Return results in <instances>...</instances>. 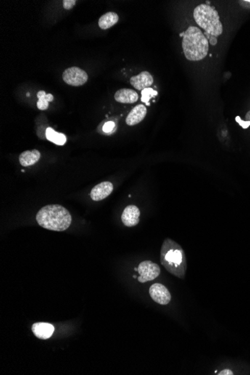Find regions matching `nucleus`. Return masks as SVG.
Wrapping results in <instances>:
<instances>
[{"label": "nucleus", "mask_w": 250, "mask_h": 375, "mask_svg": "<svg viewBox=\"0 0 250 375\" xmlns=\"http://www.w3.org/2000/svg\"><path fill=\"white\" fill-rule=\"evenodd\" d=\"M119 20L118 14L115 12H107L99 19L98 25L102 30H108L116 24Z\"/></svg>", "instance_id": "15"}, {"label": "nucleus", "mask_w": 250, "mask_h": 375, "mask_svg": "<svg viewBox=\"0 0 250 375\" xmlns=\"http://www.w3.org/2000/svg\"><path fill=\"white\" fill-rule=\"evenodd\" d=\"M46 137L49 141L52 142L57 145H63L66 143L67 138L65 134L58 133L51 127H48L46 130Z\"/></svg>", "instance_id": "16"}, {"label": "nucleus", "mask_w": 250, "mask_h": 375, "mask_svg": "<svg viewBox=\"0 0 250 375\" xmlns=\"http://www.w3.org/2000/svg\"><path fill=\"white\" fill-rule=\"evenodd\" d=\"M246 2H247V3H250V0H247V1Z\"/></svg>", "instance_id": "25"}, {"label": "nucleus", "mask_w": 250, "mask_h": 375, "mask_svg": "<svg viewBox=\"0 0 250 375\" xmlns=\"http://www.w3.org/2000/svg\"><path fill=\"white\" fill-rule=\"evenodd\" d=\"M41 158V152L38 150L25 151L19 157L20 164L23 167H30L34 165Z\"/></svg>", "instance_id": "14"}, {"label": "nucleus", "mask_w": 250, "mask_h": 375, "mask_svg": "<svg viewBox=\"0 0 250 375\" xmlns=\"http://www.w3.org/2000/svg\"><path fill=\"white\" fill-rule=\"evenodd\" d=\"M35 336L40 339H48L54 334L55 328L49 323H35L32 327Z\"/></svg>", "instance_id": "11"}, {"label": "nucleus", "mask_w": 250, "mask_h": 375, "mask_svg": "<svg viewBox=\"0 0 250 375\" xmlns=\"http://www.w3.org/2000/svg\"><path fill=\"white\" fill-rule=\"evenodd\" d=\"M115 100L121 103H134L139 98L137 92L130 89H121L115 94Z\"/></svg>", "instance_id": "13"}, {"label": "nucleus", "mask_w": 250, "mask_h": 375, "mask_svg": "<svg viewBox=\"0 0 250 375\" xmlns=\"http://www.w3.org/2000/svg\"><path fill=\"white\" fill-rule=\"evenodd\" d=\"M38 224L47 230L64 231L71 224L70 212L60 205L44 206L36 215Z\"/></svg>", "instance_id": "1"}, {"label": "nucleus", "mask_w": 250, "mask_h": 375, "mask_svg": "<svg viewBox=\"0 0 250 375\" xmlns=\"http://www.w3.org/2000/svg\"><path fill=\"white\" fill-rule=\"evenodd\" d=\"M139 217H140V210L135 205H128L125 207L121 220L123 224L128 227H134L139 223Z\"/></svg>", "instance_id": "8"}, {"label": "nucleus", "mask_w": 250, "mask_h": 375, "mask_svg": "<svg viewBox=\"0 0 250 375\" xmlns=\"http://www.w3.org/2000/svg\"><path fill=\"white\" fill-rule=\"evenodd\" d=\"M77 1L75 0H64L63 6L66 10H70L76 4Z\"/></svg>", "instance_id": "20"}, {"label": "nucleus", "mask_w": 250, "mask_h": 375, "mask_svg": "<svg viewBox=\"0 0 250 375\" xmlns=\"http://www.w3.org/2000/svg\"><path fill=\"white\" fill-rule=\"evenodd\" d=\"M147 109L144 105L139 104L131 110L126 119V124L129 126L137 125L145 119Z\"/></svg>", "instance_id": "12"}, {"label": "nucleus", "mask_w": 250, "mask_h": 375, "mask_svg": "<svg viewBox=\"0 0 250 375\" xmlns=\"http://www.w3.org/2000/svg\"><path fill=\"white\" fill-rule=\"evenodd\" d=\"M157 95H158L157 91L152 89V88H147V89H143L142 91V99L141 100L144 103H147V105H149V100L152 97L157 96Z\"/></svg>", "instance_id": "18"}, {"label": "nucleus", "mask_w": 250, "mask_h": 375, "mask_svg": "<svg viewBox=\"0 0 250 375\" xmlns=\"http://www.w3.org/2000/svg\"><path fill=\"white\" fill-rule=\"evenodd\" d=\"M161 264L170 274L184 279L187 271V261L182 247L174 240L166 238L160 251Z\"/></svg>", "instance_id": "2"}, {"label": "nucleus", "mask_w": 250, "mask_h": 375, "mask_svg": "<svg viewBox=\"0 0 250 375\" xmlns=\"http://www.w3.org/2000/svg\"><path fill=\"white\" fill-rule=\"evenodd\" d=\"M115 127V124L113 121H108V122L104 124V127H103V131L106 133H111Z\"/></svg>", "instance_id": "19"}, {"label": "nucleus", "mask_w": 250, "mask_h": 375, "mask_svg": "<svg viewBox=\"0 0 250 375\" xmlns=\"http://www.w3.org/2000/svg\"><path fill=\"white\" fill-rule=\"evenodd\" d=\"M182 48L187 60L192 62L204 60L209 50L208 38L198 27L190 26L184 33Z\"/></svg>", "instance_id": "3"}, {"label": "nucleus", "mask_w": 250, "mask_h": 375, "mask_svg": "<svg viewBox=\"0 0 250 375\" xmlns=\"http://www.w3.org/2000/svg\"><path fill=\"white\" fill-rule=\"evenodd\" d=\"M62 78L65 83L72 86H80L84 85L88 81L87 73L78 67H71L67 68L62 74Z\"/></svg>", "instance_id": "6"}, {"label": "nucleus", "mask_w": 250, "mask_h": 375, "mask_svg": "<svg viewBox=\"0 0 250 375\" xmlns=\"http://www.w3.org/2000/svg\"><path fill=\"white\" fill-rule=\"evenodd\" d=\"M130 83L137 90L142 91L152 86L154 78L148 71H142L137 76H132Z\"/></svg>", "instance_id": "10"}, {"label": "nucleus", "mask_w": 250, "mask_h": 375, "mask_svg": "<svg viewBox=\"0 0 250 375\" xmlns=\"http://www.w3.org/2000/svg\"><path fill=\"white\" fill-rule=\"evenodd\" d=\"M210 44L214 46L217 44V38H216V37L211 36L210 38Z\"/></svg>", "instance_id": "23"}, {"label": "nucleus", "mask_w": 250, "mask_h": 375, "mask_svg": "<svg viewBox=\"0 0 250 375\" xmlns=\"http://www.w3.org/2000/svg\"><path fill=\"white\" fill-rule=\"evenodd\" d=\"M246 121H250V111L248 112L246 115Z\"/></svg>", "instance_id": "24"}, {"label": "nucleus", "mask_w": 250, "mask_h": 375, "mask_svg": "<svg viewBox=\"0 0 250 375\" xmlns=\"http://www.w3.org/2000/svg\"><path fill=\"white\" fill-rule=\"evenodd\" d=\"M113 191V183L111 182L104 181L92 188L90 193V196L92 200L98 202V201H102L103 199L108 197L112 194Z\"/></svg>", "instance_id": "9"}, {"label": "nucleus", "mask_w": 250, "mask_h": 375, "mask_svg": "<svg viewBox=\"0 0 250 375\" xmlns=\"http://www.w3.org/2000/svg\"><path fill=\"white\" fill-rule=\"evenodd\" d=\"M38 98L37 108L40 110H46L49 108V102L54 100V96L51 94H46L44 91H40L37 94Z\"/></svg>", "instance_id": "17"}, {"label": "nucleus", "mask_w": 250, "mask_h": 375, "mask_svg": "<svg viewBox=\"0 0 250 375\" xmlns=\"http://www.w3.org/2000/svg\"><path fill=\"white\" fill-rule=\"evenodd\" d=\"M219 375H233V371H231L230 369H224L222 371L217 374Z\"/></svg>", "instance_id": "22"}, {"label": "nucleus", "mask_w": 250, "mask_h": 375, "mask_svg": "<svg viewBox=\"0 0 250 375\" xmlns=\"http://www.w3.org/2000/svg\"><path fill=\"white\" fill-rule=\"evenodd\" d=\"M137 271L139 274V277H137L138 281L141 283H145L159 277L160 267L158 264L148 260L139 264Z\"/></svg>", "instance_id": "5"}, {"label": "nucleus", "mask_w": 250, "mask_h": 375, "mask_svg": "<svg viewBox=\"0 0 250 375\" xmlns=\"http://www.w3.org/2000/svg\"><path fill=\"white\" fill-rule=\"evenodd\" d=\"M235 120H236L237 122H238L243 129H247L250 126V121L241 120L240 116H236Z\"/></svg>", "instance_id": "21"}, {"label": "nucleus", "mask_w": 250, "mask_h": 375, "mask_svg": "<svg viewBox=\"0 0 250 375\" xmlns=\"http://www.w3.org/2000/svg\"><path fill=\"white\" fill-rule=\"evenodd\" d=\"M193 17L197 24L208 36L217 37L222 35L223 26L217 11L212 6L208 4L199 5L194 9Z\"/></svg>", "instance_id": "4"}, {"label": "nucleus", "mask_w": 250, "mask_h": 375, "mask_svg": "<svg viewBox=\"0 0 250 375\" xmlns=\"http://www.w3.org/2000/svg\"><path fill=\"white\" fill-rule=\"evenodd\" d=\"M149 294L152 299L158 304L167 305L171 301V293L162 284H153L149 288Z\"/></svg>", "instance_id": "7"}]
</instances>
